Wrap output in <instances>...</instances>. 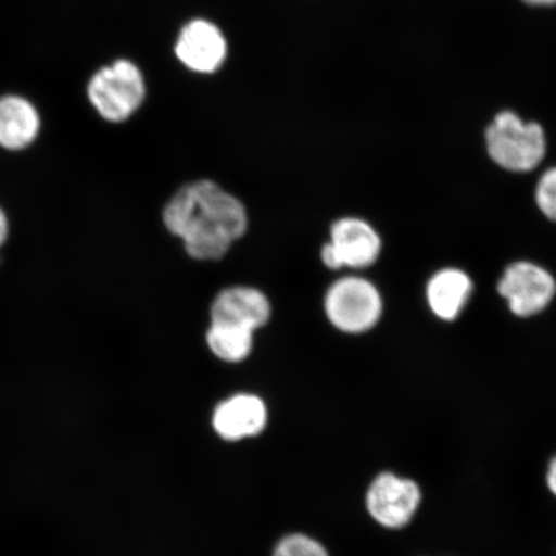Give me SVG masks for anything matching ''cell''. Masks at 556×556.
Masks as SVG:
<instances>
[{"instance_id":"1","label":"cell","mask_w":556,"mask_h":556,"mask_svg":"<svg viewBox=\"0 0 556 556\" xmlns=\"http://www.w3.org/2000/svg\"><path fill=\"white\" fill-rule=\"evenodd\" d=\"M163 220L198 261L224 258L248 228V213L241 201L207 179L179 189L165 205Z\"/></svg>"},{"instance_id":"2","label":"cell","mask_w":556,"mask_h":556,"mask_svg":"<svg viewBox=\"0 0 556 556\" xmlns=\"http://www.w3.org/2000/svg\"><path fill=\"white\" fill-rule=\"evenodd\" d=\"M486 149L493 162L510 172H531L546 154L544 129L523 123L510 111L498 114L486 129Z\"/></svg>"},{"instance_id":"3","label":"cell","mask_w":556,"mask_h":556,"mask_svg":"<svg viewBox=\"0 0 556 556\" xmlns=\"http://www.w3.org/2000/svg\"><path fill=\"white\" fill-rule=\"evenodd\" d=\"M144 96L141 70L128 60L102 67L88 86L90 103L104 121L111 123L127 121L141 106Z\"/></svg>"},{"instance_id":"4","label":"cell","mask_w":556,"mask_h":556,"mask_svg":"<svg viewBox=\"0 0 556 556\" xmlns=\"http://www.w3.org/2000/svg\"><path fill=\"white\" fill-rule=\"evenodd\" d=\"M382 311L381 296L371 282L359 277H344L329 289L325 312L340 331L361 333L378 324Z\"/></svg>"},{"instance_id":"5","label":"cell","mask_w":556,"mask_h":556,"mask_svg":"<svg viewBox=\"0 0 556 556\" xmlns=\"http://www.w3.org/2000/svg\"><path fill=\"white\" fill-rule=\"evenodd\" d=\"M421 498L420 486L413 479L381 472L368 486L366 507L380 526L401 530L413 520Z\"/></svg>"},{"instance_id":"6","label":"cell","mask_w":556,"mask_h":556,"mask_svg":"<svg viewBox=\"0 0 556 556\" xmlns=\"http://www.w3.org/2000/svg\"><path fill=\"white\" fill-rule=\"evenodd\" d=\"M381 241L375 229L357 218H344L331 227V242L323 249V262L330 269L367 268L379 258Z\"/></svg>"},{"instance_id":"7","label":"cell","mask_w":556,"mask_h":556,"mask_svg":"<svg viewBox=\"0 0 556 556\" xmlns=\"http://www.w3.org/2000/svg\"><path fill=\"white\" fill-rule=\"evenodd\" d=\"M498 293L506 299L514 315L531 317L544 311L556 291L554 278L536 264L519 262L506 269L498 282Z\"/></svg>"},{"instance_id":"8","label":"cell","mask_w":556,"mask_h":556,"mask_svg":"<svg viewBox=\"0 0 556 556\" xmlns=\"http://www.w3.org/2000/svg\"><path fill=\"white\" fill-rule=\"evenodd\" d=\"M176 54L194 73H214L227 58V41L217 25L206 20H193L180 30Z\"/></svg>"},{"instance_id":"9","label":"cell","mask_w":556,"mask_h":556,"mask_svg":"<svg viewBox=\"0 0 556 556\" xmlns=\"http://www.w3.org/2000/svg\"><path fill=\"white\" fill-rule=\"evenodd\" d=\"M211 316L214 324L231 325L254 332L269 321L270 304L260 290L235 287L220 291L214 299Z\"/></svg>"},{"instance_id":"10","label":"cell","mask_w":556,"mask_h":556,"mask_svg":"<svg viewBox=\"0 0 556 556\" xmlns=\"http://www.w3.org/2000/svg\"><path fill=\"white\" fill-rule=\"evenodd\" d=\"M267 407L253 394H238L215 408L213 426L226 441L260 434L267 424Z\"/></svg>"},{"instance_id":"11","label":"cell","mask_w":556,"mask_h":556,"mask_svg":"<svg viewBox=\"0 0 556 556\" xmlns=\"http://www.w3.org/2000/svg\"><path fill=\"white\" fill-rule=\"evenodd\" d=\"M40 129V117L29 101L18 96L0 99V146L23 150L34 142Z\"/></svg>"},{"instance_id":"12","label":"cell","mask_w":556,"mask_h":556,"mask_svg":"<svg viewBox=\"0 0 556 556\" xmlns=\"http://www.w3.org/2000/svg\"><path fill=\"white\" fill-rule=\"evenodd\" d=\"M470 278L460 269H443L429 281L427 295L434 315L452 321L463 311L471 294Z\"/></svg>"},{"instance_id":"13","label":"cell","mask_w":556,"mask_h":556,"mask_svg":"<svg viewBox=\"0 0 556 556\" xmlns=\"http://www.w3.org/2000/svg\"><path fill=\"white\" fill-rule=\"evenodd\" d=\"M253 331L212 323L206 342L211 351L227 363H241L253 350Z\"/></svg>"},{"instance_id":"14","label":"cell","mask_w":556,"mask_h":556,"mask_svg":"<svg viewBox=\"0 0 556 556\" xmlns=\"http://www.w3.org/2000/svg\"><path fill=\"white\" fill-rule=\"evenodd\" d=\"M274 556H329L316 540L304 534H291L277 545Z\"/></svg>"},{"instance_id":"15","label":"cell","mask_w":556,"mask_h":556,"mask_svg":"<svg viewBox=\"0 0 556 556\" xmlns=\"http://www.w3.org/2000/svg\"><path fill=\"white\" fill-rule=\"evenodd\" d=\"M536 201L541 212L556 222V168L547 170L540 179Z\"/></svg>"},{"instance_id":"16","label":"cell","mask_w":556,"mask_h":556,"mask_svg":"<svg viewBox=\"0 0 556 556\" xmlns=\"http://www.w3.org/2000/svg\"><path fill=\"white\" fill-rule=\"evenodd\" d=\"M546 481L548 490L556 496V455L552 458L551 464H548Z\"/></svg>"},{"instance_id":"17","label":"cell","mask_w":556,"mask_h":556,"mask_svg":"<svg viewBox=\"0 0 556 556\" xmlns=\"http://www.w3.org/2000/svg\"><path fill=\"white\" fill-rule=\"evenodd\" d=\"M7 236H9V220H7L5 214L0 208V247L3 245Z\"/></svg>"},{"instance_id":"18","label":"cell","mask_w":556,"mask_h":556,"mask_svg":"<svg viewBox=\"0 0 556 556\" xmlns=\"http://www.w3.org/2000/svg\"><path fill=\"white\" fill-rule=\"evenodd\" d=\"M525 3L538 7L556 5V0H523Z\"/></svg>"}]
</instances>
